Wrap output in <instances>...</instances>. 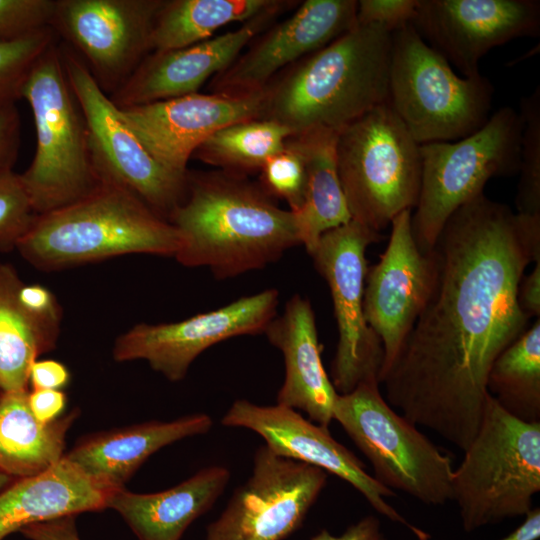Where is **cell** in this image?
<instances>
[{"mask_svg": "<svg viewBox=\"0 0 540 540\" xmlns=\"http://www.w3.org/2000/svg\"><path fill=\"white\" fill-rule=\"evenodd\" d=\"M430 251V296L379 384L391 407L464 451L494 361L529 327L518 289L540 260V217L482 193L452 213Z\"/></svg>", "mask_w": 540, "mask_h": 540, "instance_id": "obj_1", "label": "cell"}, {"mask_svg": "<svg viewBox=\"0 0 540 540\" xmlns=\"http://www.w3.org/2000/svg\"><path fill=\"white\" fill-rule=\"evenodd\" d=\"M168 221L182 237L176 260L220 279L264 268L300 245L292 211L246 175L223 170L188 171L185 197Z\"/></svg>", "mask_w": 540, "mask_h": 540, "instance_id": "obj_2", "label": "cell"}, {"mask_svg": "<svg viewBox=\"0 0 540 540\" xmlns=\"http://www.w3.org/2000/svg\"><path fill=\"white\" fill-rule=\"evenodd\" d=\"M391 33L356 23L350 30L278 73L265 87L261 119L291 136L340 132L387 102Z\"/></svg>", "mask_w": 540, "mask_h": 540, "instance_id": "obj_3", "label": "cell"}, {"mask_svg": "<svg viewBox=\"0 0 540 540\" xmlns=\"http://www.w3.org/2000/svg\"><path fill=\"white\" fill-rule=\"evenodd\" d=\"M180 232L140 198L101 184L85 198L37 215L16 249L42 270L101 261L125 254L173 256Z\"/></svg>", "mask_w": 540, "mask_h": 540, "instance_id": "obj_4", "label": "cell"}, {"mask_svg": "<svg viewBox=\"0 0 540 540\" xmlns=\"http://www.w3.org/2000/svg\"><path fill=\"white\" fill-rule=\"evenodd\" d=\"M22 98L33 114L36 149L30 166L19 175L34 211L42 215L85 198L101 185L87 122L56 42L34 64Z\"/></svg>", "mask_w": 540, "mask_h": 540, "instance_id": "obj_5", "label": "cell"}, {"mask_svg": "<svg viewBox=\"0 0 540 540\" xmlns=\"http://www.w3.org/2000/svg\"><path fill=\"white\" fill-rule=\"evenodd\" d=\"M452 474V500L472 532L525 516L540 491V422L511 415L488 395L479 429Z\"/></svg>", "mask_w": 540, "mask_h": 540, "instance_id": "obj_6", "label": "cell"}, {"mask_svg": "<svg viewBox=\"0 0 540 540\" xmlns=\"http://www.w3.org/2000/svg\"><path fill=\"white\" fill-rule=\"evenodd\" d=\"M494 88L457 75L411 24L391 33L388 104L418 144L469 136L490 118Z\"/></svg>", "mask_w": 540, "mask_h": 540, "instance_id": "obj_7", "label": "cell"}, {"mask_svg": "<svg viewBox=\"0 0 540 540\" xmlns=\"http://www.w3.org/2000/svg\"><path fill=\"white\" fill-rule=\"evenodd\" d=\"M337 169L351 219L381 233L418 202L420 144L385 102L342 129Z\"/></svg>", "mask_w": 540, "mask_h": 540, "instance_id": "obj_8", "label": "cell"}, {"mask_svg": "<svg viewBox=\"0 0 540 540\" xmlns=\"http://www.w3.org/2000/svg\"><path fill=\"white\" fill-rule=\"evenodd\" d=\"M379 386L377 379H369L338 394L333 420L366 456L383 486L427 505L452 500V457L391 407Z\"/></svg>", "mask_w": 540, "mask_h": 540, "instance_id": "obj_9", "label": "cell"}, {"mask_svg": "<svg viewBox=\"0 0 540 540\" xmlns=\"http://www.w3.org/2000/svg\"><path fill=\"white\" fill-rule=\"evenodd\" d=\"M521 130L518 112L501 107L469 136L420 145L421 188L411 227L422 253L434 247L455 210L483 193L490 178L518 174Z\"/></svg>", "mask_w": 540, "mask_h": 540, "instance_id": "obj_10", "label": "cell"}, {"mask_svg": "<svg viewBox=\"0 0 540 540\" xmlns=\"http://www.w3.org/2000/svg\"><path fill=\"white\" fill-rule=\"evenodd\" d=\"M69 84L85 116L94 170L101 184L130 191L168 220L186 194L187 174H177L142 145L82 59L60 47Z\"/></svg>", "mask_w": 540, "mask_h": 540, "instance_id": "obj_11", "label": "cell"}, {"mask_svg": "<svg viewBox=\"0 0 540 540\" xmlns=\"http://www.w3.org/2000/svg\"><path fill=\"white\" fill-rule=\"evenodd\" d=\"M382 238L381 233L351 219L324 233L310 254L331 292L338 343L330 380L338 394H347L369 379L379 381L383 347L366 321L363 296L366 249Z\"/></svg>", "mask_w": 540, "mask_h": 540, "instance_id": "obj_12", "label": "cell"}, {"mask_svg": "<svg viewBox=\"0 0 540 540\" xmlns=\"http://www.w3.org/2000/svg\"><path fill=\"white\" fill-rule=\"evenodd\" d=\"M248 480L206 531V540H283L304 521L327 483L328 473L273 453L254 455Z\"/></svg>", "mask_w": 540, "mask_h": 540, "instance_id": "obj_13", "label": "cell"}, {"mask_svg": "<svg viewBox=\"0 0 540 540\" xmlns=\"http://www.w3.org/2000/svg\"><path fill=\"white\" fill-rule=\"evenodd\" d=\"M163 0H56L50 27L65 39L107 94L115 92L150 50Z\"/></svg>", "mask_w": 540, "mask_h": 540, "instance_id": "obj_14", "label": "cell"}, {"mask_svg": "<svg viewBox=\"0 0 540 540\" xmlns=\"http://www.w3.org/2000/svg\"><path fill=\"white\" fill-rule=\"evenodd\" d=\"M278 303V290L266 289L179 322L140 323L116 339L113 357L118 362L145 360L177 382L209 347L232 337L264 333Z\"/></svg>", "mask_w": 540, "mask_h": 540, "instance_id": "obj_15", "label": "cell"}, {"mask_svg": "<svg viewBox=\"0 0 540 540\" xmlns=\"http://www.w3.org/2000/svg\"><path fill=\"white\" fill-rule=\"evenodd\" d=\"M221 423L249 429L259 434L276 455L316 466L345 480L378 513L403 525L418 540H430L429 533L411 524L387 502L396 492L370 475L363 462L332 437L327 426L313 423L286 406H261L245 399L236 400Z\"/></svg>", "mask_w": 540, "mask_h": 540, "instance_id": "obj_16", "label": "cell"}, {"mask_svg": "<svg viewBox=\"0 0 540 540\" xmlns=\"http://www.w3.org/2000/svg\"><path fill=\"white\" fill-rule=\"evenodd\" d=\"M411 25L462 76L491 49L540 33L538 0H419Z\"/></svg>", "mask_w": 540, "mask_h": 540, "instance_id": "obj_17", "label": "cell"}, {"mask_svg": "<svg viewBox=\"0 0 540 540\" xmlns=\"http://www.w3.org/2000/svg\"><path fill=\"white\" fill-rule=\"evenodd\" d=\"M411 215L405 210L392 219L388 245L365 276L364 315L384 353L379 380L426 305L435 280L433 255L418 248Z\"/></svg>", "mask_w": 540, "mask_h": 540, "instance_id": "obj_18", "label": "cell"}, {"mask_svg": "<svg viewBox=\"0 0 540 540\" xmlns=\"http://www.w3.org/2000/svg\"><path fill=\"white\" fill-rule=\"evenodd\" d=\"M356 12V0L303 1L215 75L210 92L243 96L263 91L278 73L350 30L357 23Z\"/></svg>", "mask_w": 540, "mask_h": 540, "instance_id": "obj_19", "label": "cell"}, {"mask_svg": "<svg viewBox=\"0 0 540 540\" xmlns=\"http://www.w3.org/2000/svg\"><path fill=\"white\" fill-rule=\"evenodd\" d=\"M264 99V90L243 96L196 92L119 109L157 161L186 175L189 159L214 132L237 122L261 119Z\"/></svg>", "mask_w": 540, "mask_h": 540, "instance_id": "obj_20", "label": "cell"}, {"mask_svg": "<svg viewBox=\"0 0 540 540\" xmlns=\"http://www.w3.org/2000/svg\"><path fill=\"white\" fill-rule=\"evenodd\" d=\"M295 1L277 5L243 25L205 41L171 50L152 51L109 97L120 109L149 104L198 92L227 68L250 42Z\"/></svg>", "mask_w": 540, "mask_h": 540, "instance_id": "obj_21", "label": "cell"}, {"mask_svg": "<svg viewBox=\"0 0 540 540\" xmlns=\"http://www.w3.org/2000/svg\"><path fill=\"white\" fill-rule=\"evenodd\" d=\"M264 334L284 358L285 378L277 404L304 411L317 424L329 426L338 396L321 359L315 315L308 299L296 294Z\"/></svg>", "mask_w": 540, "mask_h": 540, "instance_id": "obj_22", "label": "cell"}, {"mask_svg": "<svg viewBox=\"0 0 540 540\" xmlns=\"http://www.w3.org/2000/svg\"><path fill=\"white\" fill-rule=\"evenodd\" d=\"M113 491L64 455L48 469L0 491V540L33 524L107 509Z\"/></svg>", "mask_w": 540, "mask_h": 540, "instance_id": "obj_23", "label": "cell"}, {"mask_svg": "<svg viewBox=\"0 0 540 540\" xmlns=\"http://www.w3.org/2000/svg\"><path fill=\"white\" fill-rule=\"evenodd\" d=\"M209 415L196 413L172 421H148L97 432L80 440L65 456L90 478L122 489L143 463L163 447L207 433Z\"/></svg>", "mask_w": 540, "mask_h": 540, "instance_id": "obj_24", "label": "cell"}, {"mask_svg": "<svg viewBox=\"0 0 540 540\" xmlns=\"http://www.w3.org/2000/svg\"><path fill=\"white\" fill-rule=\"evenodd\" d=\"M230 476L226 467L210 466L160 492L117 489L108 508L121 515L138 540H180L190 524L212 508Z\"/></svg>", "mask_w": 540, "mask_h": 540, "instance_id": "obj_25", "label": "cell"}, {"mask_svg": "<svg viewBox=\"0 0 540 540\" xmlns=\"http://www.w3.org/2000/svg\"><path fill=\"white\" fill-rule=\"evenodd\" d=\"M23 281L0 263V391L28 390L31 365L53 350L62 315L40 313L22 298Z\"/></svg>", "mask_w": 540, "mask_h": 540, "instance_id": "obj_26", "label": "cell"}, {"mask_svg": "<svg viewBox=\"0 0 540 540\" xmlns=\"http://www.w3.org/2000/svg\"><path fill=\"white\" fill-rule=\"evenodd\" d=\"M28 390L0 392V471L14 479L36 475L65 454V438L77 409L42 423L32 414Z\"/></svg>", "mask_w": 540, "mask_h": 540, "instance_id": "obj_27", "label": "cell"}, {"mask_svg": "<svg viewBox=\"0 0 540 540\" xmlns=\"http://www.w3.org/2000/svg\"><path fill=\"white\" fill-rule=\"evenodd\" d=\"M337 135L338 132L330 130H314L290 136L305 165L304 200L301 208L293 213L300 245L309 255L324 233L351 220L337 169Z\"/></svg>", "mask_w": 540, "mask_h": 540, "instance_id": "obj_28", "label": "cell"}, {"mask_svg": "<svg viewBox=\"0 0 540 540\" xmlns=\"http://www.w3.org/2000/svg\"><path fill=\"white\" fill-rule=\"evenodd\" d=\"M280 0H163L150 36V50L187 47L212 37L219 28L243 23Z\"/></svg>", "mask_w": 540, "mask_h": 540, "instance_id": "obj_29", "label": "cell"}, {"mask_svg": "<svg viewBox=\"0 0 540 540\" xmlns=\"http://www.w3.org/2000/svg\"><path fill=\"white\" fill-rule=\"evenodd\" d=\"M487 389L511 415L540 422V318L494 361Z\"/></svg>", "mask_w": 540, "mask_h": 540, "instance_id": "obj_30", "label": "cell"}, {"mask_svg": "<svg viewBox=\"0 0 540 540\" xmlns=\"http://www.w3.org/2000/svg\"><path fill=\"white\" fill-rule=\"evenodd\" d=\"M290 132L270 119H251L214 132L193 158L220 170L248 175L260 172L265 161L280 151Z\"/></svg>", "mask_w": 540, "mask_h": 540, "instance_id": "obj_31", "label": "cell"}, {"mask_svg": "<svg viewBox=\"0 0 540 540\" xmlns=\"http://www.w3.org/2000/svg\"><path fill=\"white\" fill-rule=\"evenodd\" d=\"M522 123L520 175L516 195L518 214L540 217V87L520 100Z\"/></svg>", "mask_w": 540, "mask_h": 540, "instance_id": "obj_32", "label": "cell"}, {"mask_svg": "<svg viewBox=\"0 0 540 540\" xmlns=\"http://www.w3.org/2000/svg\"><path fill=\"white\" fill-rule=\"evenodd\" d=\"M46 26L16 40L0 42V109L22 98L25 82L39 57L56 42Z\"/></svg>", "mask_w": 540, "mask_h": 540, "instance_id": "obj_33", "label": "cell"}, {"mask_svg": "<svg viewBox=\"0 0 540 540\" xmlns=\"http://www.w3.org/2000/svg\"><path fill=\"white\" fill-rule=\"evenodd\" d=\"M260 175V185L271 197L287 202L292 212L301 208L306 172L302 154L292 137H288L283 148L265 161Z\"/></svg>", "mask_w": 540, "mask_h": 540, "instance_id": "obj_34", "label": "cell"}, {"mask_svg": "<svg viewBox=\"0 0 540 540\" xmlns=\"http://www.w3.org/2000/svg\"><path fill=\"white\" fill-rule=\"evenodd\" d=\"M36 217L19 173L0 174V250L16 248Z\"/></svg>", "mask_w": 540, "mask_h": 540, "instance_id": "obj_35", "label": "cell"}, {"mask_svg": "<svg viewBox=\"0 0 540 540\" xmlns=\"http://www.w3.org/2000/svg\"><path fill=\"white\" fill-rule=\"evenodd\" d=\"M56 0H0V42L50 26Z\"/></svg>", "mask_w": 540, "mask_h": 540, "instance_id": "obj_36", "label": "cell"}, {"mask_svg": "<svg viewBox=\"0 0 540 540\" xmlns=\"http://www.w3.org/2000/svg\"><path fill=\"white\" fill-rule=\"evenodd\" d=\"M419 0L357 1L356 22L379 25L390 33L411 24Z\"/></svg>", "mask_w": 540, "mask_h": 540, "instance_id": "obj_37", "label": "cell"}, {"mask_svg": "<svg viewBox=\"0 0 540 540\" xmlns=\"http://www.w3.org/2000/svg\"><path fill=\"white\" fill-rule=\"evenodd\" d=\"M21 142V120L16 104L0 109V174L13 170Z\"/></svg>", "mask_w": 540, "mask_h": 540, "instance_id": "obj_38", "label": "cell"}, {"mask_svg": "<svg viewBox=\"0 0 540 540\" xmlns=\"http://www.w3.org/2000/svg\"><path fill=\"white\" fill-rule=\"evenodd\" d=\"M69 380V370L63 363L53 359H37L31 365L28 384L32 390H62Z\"/></svg>", "mask_w": 540, "mask_h": 540, "instance_id": "obj_39", "label": "cell"}, {"mask_svg": "<svg viewBox=\"0 0 540 540\" xmlns=\"http://www.w3.org/2000/svg\"><path fill=\"white\" fill-rule=\"evenodd\" d=\"M27 401L34 417L42 423H49L62 416L67 396L62 390H32L28 391Z\"/></svg>", "mask_w": 540, "mask_h": 540, "instance_id": "obj_40", "label": "cell"}, {"mask_svg": "<svg viewBox=\"0 0 540 540\" xmlns=\"http://www.w3.org/2000/svg\"><path fill=\"white\" fill-rule=\"evenodd\" d=\"M20 532L30 540H81L75 516L33 524L23 528Z\"/></svg>", "mask_w": 540, "mask_h": 540, "instance_id": "obj_41", "label": "cell"}, {"mask_svg": "<svg viewBox=\"0 0 540 540\" xmlns=\"http://www.w3.org/2000/svg\"><path fill=\"white\" fill-rule=\"evenodd\" d=\"M311 540H388L381 530L380 521L373 515L350 525L342 534L333 535L323 529Z\"/></svg>", "mask_w": 540, "mask_h": 540, "instance_id": "obj_42", "label": "cell"}, {"mask_svg": "<svg viewBox=\"0 0 540 540\" xmlns=\"http://www.w3.org/2000/svg\"><path fill=\"white\" fill-rule=\"evenodd\" d=\"M518 302L522 311L529 317H540V260L533 270L523 276L518 289Z\"/></svg>", "mask_w": 540, "mask_h": 540, "instance_id": "obj_43", "label": "cell"}, {"mask_svg": "<svg viewBox=\"0 0 540 540\" xmlns=\"http://www.w3.org/2000/svg\"><path fill=\"white\" fill-rule=\"evenodd\" d=\"M524 521L501 540H538L540 538V509L532 508Z\"/></svg>", "mask_w": 540, "mask_h": 540, "instance_id": "obj_44", "label": "cell"}, {"mask_svg": "<svg viewBox=\"0 0 540 540\" xmlns=\"http://www.w3.org/2000/svg\"><path fill=\"white\" fill-rule=\"evenodd\" d=\"M15 479L0 471V491L9 486Z\"/></svg>", "mask_w": 540, "mask_h": 540, "instance_id": "obj_45", "label": "cell"}]
</instances>
